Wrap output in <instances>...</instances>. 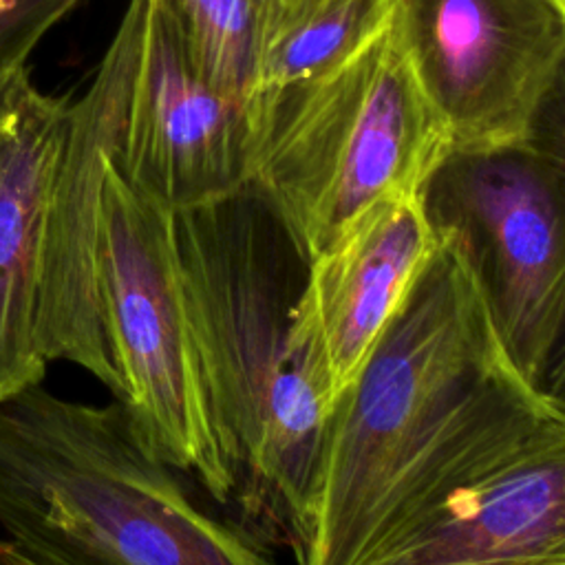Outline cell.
<instances>
[{
  "label": "cell",
  "mask_w": 565,
  "mask_h": 565,
  "mask_svg": "<svg viewBox=\"0 0 565 565\" xmlns=\"http://www.w3.org/2000/svg\"><path fill=\"white\" fill-rule=\"evenodd\" d=\"M252 181L309 260L371 205L417 194L452 148L391 22L329 73L249 99Z\"/></svg>",
  "instance_id": "4"
},
{
  "label": "cell",
  "mask_w": 565,
  "mask_h": 565,
  "mask_svg": "<svg viewBox=\"0 0 565 565\" xmlns=\"http://www.w3.org/2000/svg\"><path fill=\"white\" fill-rule=\"evenodd\" d=\"M84 0H0V79L26 68L40 40Z\"/></svg>",
  "instance_id": "16"
},
{
  "label": "cell",
  "mask_w": 565,
  "mask_h": 565,
  "mask_svg": "<svg viewBox=\"0 0 565 565\" xmlns=\"http://www.w3.org/2000/svg\"><path fill=\"white\" fill-rule=\"evenodd\" d=\"M435 247L419 194H397L371 205L311 258L309 287L333 404L358 377Z\"/></svg>",
  "instance_id": "12"
},
{
  "label": "cell",
  "mask_w": 565,
  "mask_h": 565,
  "mask_svg": "<svg viewBox=\"0 0 565 565\" xmlns=\"http://www.w3.org/2000/svg\"><path fill=\"white\" fill-rule=\"evenodd\" d=\"M417 194L433 232L470 265L512 364L534 386L565 289V172L527 139L450 148Z\"/></svg>",
  "instance_id": "6"
},
{
  "label": "cell",
  "mask_w": 565,
  "mask_h": 565,
  "mask_svg": "<svg viewBox=\"0 0 565 565\" xmlns=\"http://www.w3.org/2000/svg\"><path fill=\"white\" fill-rule=\"evenodd\" d=\"M148 0H130L95 75L71 97L53 168L38 298V340L46 362H68L104 384H121L110 362L95 289V252L106 166L117 150L137 71Z\"/></svg>",
  "instance_id": "8"
},
{
  "label": "cell",
  "mask_w": 565,
  "mask_h": 565,
  "mask_svg": "<svg viewBox=\"0 0 565 565\" xmlns=\"http://www.w3.org/2000/svg\"><path fill=\"white\" fill-rule=\"evenodd\" d=\"M252 146L249 102L203 77L148 0L115 168L141 194L179 212L249 183Z\"/></svg>",
  "instance_id": "9"
},
{
  "label": "cell",
  "mask_w": 565,
  "mask_h": 565,
  "mask_svg": "<svg viewBox=\"0 0 565 565\" xmlns=\"http://www.w3.org/2000/svg\"><path fill=\"white\" fill-rule=\"evenodd\" d=\"M395 0H263L254 95L340 66L391 22Z\"/></svg>",
  "instance_id": "13"
},
{
  "label": "cell",
  "mask_w": 565,
  "mask_h": 565,
  "mask_svg": "<svg viewBox=\"0 0 565 565\" xmlns=\"http://www.w3.org/2000/svg\"><path fill=\"white\" fill-rule=\"evenodd\" d=\"M95 289L106 349L121 384L115 402L126 406L166 463L225 510L230 479L205 404L174 212L132 188L113 159L102 185Z\"/></svg>",
  "instance_id": "5"
},
{
  "label": "cell",
  "mask_w": 565,
  "mask_h": 565,
  "mask_svg": "<svg viewBox=\"0 0 565 565\" xmlns=\"http://www.w3.org/2000/svg\"><path fill=\"white\" fill-rule=\"evenodd\" d=\"M556 411L512 364L444 236L335 399L302 565H364L395 532Z\"/></svg>",
  "instance_id": "1"
},
{
  "label": "cell",
  "mask_w": 565,
  "mask_h": 565,
  "mask_svg": "<svg viewBox=\"0 0 565 565\" xmlns=\"http://www.w3.org/2000/svg\"><path fill=\"white\" fill-rule=\"evenodd\" d=\"M0 565H38L26 558L15 545H11L4 536H0Z\"/></svg>",
  "instance_id": "17"
},
{
  "label": "cell",
  "mask_w": 565,
  "mask_h": 565,
  "mask_svg": "<svg viewBox=\"0 0 565 565\" xmlns=\"http://www.w3.org/2000/svg\"><path fill=\"white\" fill-rule=\"evenodd\" d=\"M393 22L452 148L527 137L565 55V0H395Z\"/></svg>",
  "instance_id": "7"
},
{
  "label": "cell",
  "mask_w": 565,
  "mask_h": 565,
  "mask_svg": "<svg viewBox=\"0 0 565 565\" xmlns=\"http://www.w3.org/2000/svg\"><path fill=\"white\" fill-rule=\"evenodd\" d=\"M364 565H565V415L446 490Z\"/></svg>",
  "instance_id": "10"
},
{
  "label": "cell",
  "mask_w": 565,
  "mask_h": 565,
  "mask_svg": "<svg viewBox=\"0 0 565 565\" xmlns=\"http://www.w3.org/2000/svg\"><path fill=\"white\" fill-rule=\"evenodd\" d=\"M177 33L190 62L214 86L249 102L263 0H150Z\"/></svg>",
  "instance_id": "14"
},
{
  "label": "cell",
  "mask_w": 565,
  "mask_h": 565,
  "mask_svg": "<svg viewBox=\"0 0 565 565\" xmlns=\"http://www.w3.org/2000/svg\"><path fill=\"white\" fill-rule=\"evenodd\" d=\"M196 494L115 399H0V530L38 565H280Z\"/></svg>",
  "instance_id": "3"
},
{
  "label": "cell",
  "mask_w": 565,
  "mask_h": 565,
  "mask_svg": "<svg viewBox=\"0 0 565 565\" xmlns=\"http://www.w3.org/2000/svg\"><path fill=\"white\" fill-rule=\"evenodd\" d=\"M185 302L214 439L230 479L225 516L302 565L333 408L309 256L254 183L174 212Z\"/></svg>",
  "instance_id": "2"
},
{
  "label": "cell",
  "mask_w": 565,
  "mask_h": 565,
  "mask_svg": "<svg viewBox=\"0 0 565 565\" xmlns=\"http://www.w3.org/2000/svg\"><path fill=\"white\" fill-rule=\"evenodd\" d=\"M525 139L565 172V55L539 104ZM534 386L556 411L565 415V289L545 353L534 375Z\"/></svg>",
  "instance_id": "15"
},
{
  "label": "cell",
  "mask_w": 565,
  "mask_h": 565,
  "mask_svg": "<svg viewBox=\"0 0 565 565\" xmlns=\"http://www.w3.org/2000/svg\"><path fill=\"white\" fill-rule=\"evenodd\" d=\"M71 95H46L20 68L0 79V399L40 384V263L53 168Z\"/></svg>",
  "instance_id": "11"
}]
</instances>
